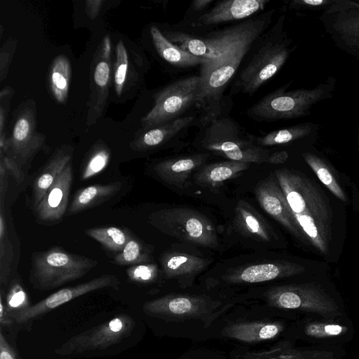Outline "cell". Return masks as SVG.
<instances>
[{
    "mask_svg": "<svg viewBox=\"0 0 359 359\" xmlns=\"http://www.w3.org/2000/svg\"><path fill=\"white\" fill-rule=\"evenodd\" d=\"M6 122V109L0 106V134L4 133V127Z\"/></svg>",
    "mask_w": 359,
    "mask_h": 359,
    "instance_id": "cell-48",
    "label": "cell"
},
{
    "mask_svg": "<svg viewBox=\"0 0 359 359\" xmlns=\"http://www.w3.org/2000/svg\"><path fill=\"white\" fill-rule=\"evenodd\" d=\"M85 233L99 242L102 246L113 252H121L128 239L129 234L116 226L88 229Z\"/></svg>",
    "mask_w": 359,
    "mask_h": 359,
    "instance_id": "cell-32",
    "label": "cell"
},
{
    "mask_svg": "<svg viewBox=\"0 0 359 359\" xmlns=\"http://www.w3.org/2000/svg\"><path fill=\"white\" fill-rule=\"evenodd\" d=\"M97 264L96 260L55 247L32 255L29 280L38 290H52L81 278Z\"/></svg>",
    "mask_w": 359,
    "mask_h": 359,
    "instance_id": "cell-6",
    "label": "cell"
},
{
    "mask_svg": "<svg viewBox=\"0 0 359 359\" xmlns=\"http://www.w3.org/2000/svg\"><path fill=\"white\" fill-rule=\"evenodd\" d=\"M150 34L158 55L170 65L180 68L193 67L202 64L203 59L193 55L170 41L156 26H151Z\"/></svg>",
    "mask_w": 359,
    "mask_h": 359,
    "instance_id": "cell-25",
    "label": "cell"
},
{
    "mask_svg": "<svg viewBox=\"0 0 359 359\" xmlns=\"http://www.w3.org/2000/svg\"><path fill=\"white\" fill-rule=\"evenodd\" d=\"M285 15L259 39L256 51L240 71L231 92L252 95L282 68L294 49L292 39L283 31Z\"/></svg>",
    "mask_w": 359,
    "mask_h": 359,
    "instance_id": "cell-4",
    "label": "cell"
},
{
    "mask_svg": "<svg viewBox=\"0 0 359 359\" xmlns=\"http://www.w3.org/2000/svg\"><path fill=\"white\" fill-rule=\"evenodd\" d=\"M347 331V327L341 325L327 323H311L305 327L306 334L311 337L325 338L338 336Z\"/></svg>",
    "mask_w": 359,
    "mask_h": 359,
    "instance_id": "cell-37",
    "label": "cell"
},
{
    "mask_svg": "<svg viewBox=\"0 0 359 359\" xmlns=\"http://www.w3.org/2000/svg\"><path fill=\"white\" fill-rule=\"evenodd\" d=\"M358 146H359V123L358 126Z\"/></svg>",
    "mask_w": 359,
    "mask_h": 359,
    "instance_id": "cell-50",
    "label": "cell"
},
{
    "mask_svg": "<svg viewBox=\"0 0 359 359\" xmlns=\"http://www.w3.org/2000/svg\"><path fill=\"white\" fill-rule=\"evenodd\" d=\"M255 193L259 205L266 212L294 236L305 241L290 214L283 193L273 177H270L259 182L255 187Z\"/></svg>",
    "mask_w": 359,
    "mask_h": 359,
    "instance_id": "cell-14",
    "label": "cell"
},
{
    "mask_svg": "<svg viewBox=\"0 0 359 359\" xmlns=\"http://www.w3.org/2000/svg\"><path fill=\"white\" fill-rule=\"evenodd\" d=\"M269 0H226L217 3L191 24L204 27L250 18L266 7Z\"/></svg>",
    "mask_w": 359,
    "mask_h": 359,
    "instance_id": "cell-16",
    "label": "cell"
},
{
    "mask_svg": "<svg viewBox=\"0 0 359 359\" xmlns=\"http://www.w3.org/2000/svg\"><path fill=\"white\" fill-rule=\"evenodd\" d=\"M6 303L8 306L6 308L8 313L11 309L16 311L29 306L27 294L18 282L13 283L6 297Z\"/></svg>",
    "mask_w": 359,
    "mask_h": 359,
    "instance_id": "cell-39",
    "label": "cell"
},
{
    "mask_svg": "<svg viewBox=\"0 0 359 359\" xmlns=\"http://www.w3.org/2000/svg\"><path fill=\"white\" fill-rule=\"evenodd\" d=\"M8 171L4 165L0 163V204L4 205V198L8 188Z\"/></svg>",
    "mask_w": 359,
    "mask_h": 359,
    "instance_id": "cell-45",
    "label": "cell"
},
{
    "mask_svg": "<svg viewBox=\"0 0 359 359\" xmlns=\"http://www.w3.org/2000/svg\"><path fill=\"white\" fill-rule=\"evenodd\" d=\"M128 67V56L123 42L120 40L116 46V60L114 65V82L115 92L120 96L123 92L126 80Z\"/></svg>",
    "mask_w": 359,
    "mask_h": 359,
    "instance_id": "cell-35",
    "label": "cell"
},
{
    "mask_svg": "<svg viewBox=\"0 0 359 359\" xmlns=\"http://www.w3.org/2000/svg\"><path fill=\"white\" fill-rule=\"evenodd\" d=\"M11 89L9 87H6L3 90H1L0 93V99L2 100L4 97H6L8 95H11Z\"/></svg>",
    "mask_w": 359,
    "mask_h": 359,
    "instance_id": "cell-49",
    "label": "cell"
},
{
    "mask_svg": "<svg viewBox=\"0 0 359 359\" xmlns=\"http://www.w3.org/2000/svg\"><path fill=\"white\" fill-rule=\"evenodd\" d=\"M275 9L231 25L223 53L201 65V79L196 106L202 116L217 113L223 108L222 97L247 53L272 22Z\"/></svg>",
    "mask_w": 359,
    "mask_h": 359,
    "instance_id": "cell-1",
    "label": "cell"
},
{
    "mask_svg": "<svg viewBox=\"0 0 359 359\" xmlns=\"http://www.w3.org/2000/svg\"><path fill=\"white\" fill-rule=\"evenodd\" d=\"M158 266L154 264L133 265L126 270L128 278L137 283H148L154 281L158 276Z\"/></svg>",
    "mask_w": 359,
    "mask_h": 359,
    "instance_id": "cell-38",
    "label": "cell"
},
{
    "mask_svg": "<svg viewBox=\"0 0 359 359\" xmlns=\"http://www.w3.org/2000/svg\"><path fill=\"white\" fill-rule=\"evenodd\" d=\"M209 154H196L166 159L156 163L154 171L165 183L182 187L191 174L201 167Z\"/></svg>",
    "mask_w": 359,
    "mask_h": 359,
    "instance_id": "cell-21",
    "label": "cell"
},
{
    "mask_svg": "<svg viewBox=\"0 0 359 359\" xmlns=\"http://www.w3.org/2000/svg\"><path fill=\"white\" fill-rule=\"evenodd\" d=\"M0 163L4 165L8 172L13 176L15 181L19 183L24 181L25 174L22 168L14 159L6 154H0Z\"/></svg>",
    "mask_w": 359,
    "mask_h": 359,
    "instance_id": "cell-41",
    "label": "cell"
},
{
    "mask_svg": "<svg viewBox=\"0 0 359 359\" xmlns=\"http://www.w3.org/2000/svg\"><path fill=\"white\" fill-rule=\"evenodd\" d=\"M208 306L205 298L185 294H169L146 302L144 310L154 316L188 317L205 311Z\"/></svg>",
    "mask_w": 359,
    "mask_h": 359,
    "instance_id": "cell-18",
    "label": "cell"
},
{
    "mask_svg": "<svg viewBox=\"0 0 359 359\" xmlns=\"http://www.w3.org/2000/svg\"><path fill=\"white\" fill-rule=\"evenodd\" d=\"M319 19L335 45L359 60V1L334 0Z\"/></svg>",
    "mask_w": 359,
    "mask_h": 359,
    "instance_id": "cell-10",
    "label": "cell"
},
{
    "mask_svg": "<svg viewBox=\"0 0 359 359\" xmlns=\"http://www.w3.org/2000/svg\"><path fill=\"white\" fill-rule=\"evenodd\" d=\"M208 264L207 259L179 252H166L161 259L163 273L169 278L196 275L205 269Z\"/></svg>",
    "mask_w": 359,
    "mask_h": 359,
    "instance_id": "cell-23",
    "label": "cell"
},
{
    "mask_svg": "<svg viewBox=\"0 0 359 359\" xmlns=\"http://www.w3.org/2000/svg\"><path fill=\"white\" fill-rule=\"evenodd\" d=\"M282 330L278 323L249 322L232 324L225 328L224 334L240 341L255 343L272 339Z\"/></svg>",
    "mask_w": 359,
    "mask_h": 359,
    "instance_id": "cell-24",
    "label": "cell"
},
{
    "mask_svg": "<svg viewBox=\"0 0 359 359\" xmlns=\"http://www.w3.org/2000/svg\"><path fill=\"white\" fill-rule=\"evenodd\" d=\"M275 175L304 240L327 255L332 240V213L326 196L304 175L285 168L276 170Z\"/></svg>",
    "mask_w": 359,
    "mask_h": 359,
    "instance_id": "cell-2",
    "label": "cell"
},
{
    "mask_svg": "<svg viewBox=\"0 0 359 359\" xmlns=\"http://www.w3.org/2000/svg\"><path fill=\"white\" fill-rule=\"evenodd\" d=\"M110 152L104 147L97 148L88 158L81 172V178L86 180L102 172L107 165Z\"/></svg>",
    "mask_w": 359,
    "mask_h": 359,
    "instance_id": "cell-36",
    "label": "cell"
},
{
    "mask_svg": "<svg viewBox=\"0 0 359 359\" xmlns=\"http://www.w3.org/2000/svg\"><path fill=\"white\" fill-rule=\"evenodd\" d=\"M213 0H195L191 3V9L194 11H203L209 6Z\"/></svg>",
    "mask_w": 359,
    "mask_h": 359,
    "instance_id": "cell-47",
    "label": "cell"
},
{
    "mask_svg": "<svg viewBox=\"0 0 359 359\" xmlns=\"http://www.w3.org/2000/svg\"><path fill=\"white\" fill-rule=\"evenodd\" d=\"M196 120L195 114L185 115L168 123L144 130V133L131 143V147L136 151H147L163 146L182 135L197 122Z\"/></svg>",
    "mask_w": 359,
    "mask_h": 359,
    "instance_id": "cell-19",
    "label": "cell"
},
{
    "mask_svg": "<svg viewBox=\"0 0 359 359\" xmlns=\"http://www.w3.org/2000/svg\"><path fill=\"white\" fill-rule=\"evenodd\" d=\"M104 1L102 0H88L85 2L86 12L91 20H94L98 15Z\"/></svg>",
    "mask_w": 359,
    "mask_h": 359,
    "instance_id": "cell-44",
    "label": "cell"
},
{
    "mask_svg": "<svg viewBox=\"0 0 359 359\" xmlns=\"http://www.w3.org/2000/svg\"><path fill=\"white\" fill-rule=\"evenodd\" d=\"M288 156L289 154L286 151H279L269 155L266 162L271 164H280L285 163Z\"/></svg>",
    "mask_w": 359,
    "mask_h": 359,
    "instance_id": "cell-46",
    "label": "cell"
},
{
    "mask_svg": "<svg viewBox=\"0 0 359 359\" xmlns=\"http://www.w3.org/2000/svg\"><path fill=\"white\" fill-rule=\"evenodd\" d=\"M73 148H58L36 175L32 186V205L35 208L54 183L58 175L72 161Z\"/></svg>",
    "mask_w": 359,
    "mask_h": 359,
    "instance_id": "cell-22",
    "label": "cell"
},
{
    "mask_svg": "<svg viewBox=\"0 0 359 359\" xmlns=\"http://www.w3.org/2000/svg\"><path fill=\"white\" fill-rule=\"evenodd\" d=\"M71 78V65L65 55L56 57L51 65L49 83L51 93L57 102H66Z\"/></svg>",
    "mask_w": 359,
    "mask_h": 359,
    "instance_id": "cell-30",
    "label": "cell"
},
{
    "mask_svg": "<svg viewBox=\"0 0 359 359\" xmlns=\"http://www.w3.org/2000/svg\"><path fill=\"white\" fill-rule=\"evenodd\" d=\"M302 156L307 165L330 191L341 201L347 202L348 198L345 192L326 161L311 152H305L302 154Z\"/></svg>",
    "mask_w": 359,
    "mask_h": 359,
    "instance_id": "cell-31",
    "label": "cell"
},
{
    "mask_svg": "<svg viewBox=\"0 0 359 359\" xmlns=\"http://www.w3.org/2000/svg\"><path fill=\"white\" fill-rule=\"evenodd\" d=\"M235 224L247 236L264 242L271 240L270 230L262 217L245 201L240 200L237 203Z\"/></svg>",
    "mask_w": 359,
    "mask_h": 359,
    "instance_id": "cell-28",
    "label": "cell"
},
{
    "mask_svg": "<svg viewBox=\"0 0 359 359\" xmlns=\"http://www.w3.org/2000/svg\"><path fill=\"white\" fill-rule=\"evenodd\" d=\"M111 40L109 36H105L98 52L93 73L94 89L91 112H93L95 120L102 115L108 97L111 76Z\"/></svg>",
    "mask_w": 359,
    "mask_h": 359,
    "instance_id": "cell-20",
    "label": "cell"
},
{
    "mask_svg": "<svg viewBox=\"0 0 359 359\" xmlns=\"http://www.w3.org/2000/svg\"><path fill=\"white\" fill-rule=\"evenodd\" d=\"M262 359H333L332 352L321 350H299L282 346L264 353Z\"/></svg>",
    "mask_w": 359,
    "mask_h": 359,
    "instance_id": "cell-34",
    "label": "cell"
},
{
    "mask_svg": "<svg viewBox=\"0 0 359 359\" xmlns=\"http://www.w3.org/2000/svg\"><path fill=\"white\" fill-rule=\"evenodd\" d=\"M44 143L45 136L36 130L34 113L31 109H25L14 123L6 155L22 168L42 149Z\"/></svg>",
    "mask_w": 359,
    "mask_h": 359,
    "instance_id": "cell-13",
    "label": "cell"
},
{
    "mask_svg": "<svg viewBox=\"0 0 359 359\" xmlns=\"http://www.w3.org/2000/svg\"><path fill=\"white\" fill-rule=\"evenodd\" d=\"M267 302L282 309H295L316 313L325 318L339 314V306L323 290L311 284L286 285L270 288Z\"/></svg>",
    "mask_w": 359,
    "mask_h": 359,
    "instance_id": "cell-9",
    "label": "cell"
},
{
    "mask_svg": "<svg viewBox=\"0 0 359 359\" xmlns=\"http://www.w3.org/2000/svg\"><path fill=\"white\" fill-rule=\"evenodd\" d=\"M134 325V320L129 316H118L72 337L56 353L65 355L107 348L128 337Z\"/></svg>",
    "mask_w": 359,
    "mask_h": 359,
    "instance_id": "cell-11",
    "label": "cell"
},
{
    "mask_svg": "<svg viewBox=\"0 0 359 359\" xmlns=\"http://www.w3.org/2000/svg\"><path fill=\"white\" fill-rule=\"evenodd\" d=\"M14 47H15V44H10L9 46L6 45L1 48L0 55L1 81H3L4 79V77L6 76L8 65L10 63L11 56L12 55L11 50L13 51L15 50H12V48Z\"/></svg>",
    "mask_w": 359,
    "mask_h": 359,
    "instance_id": "cell-42",
    "label": "cell"
},
{
    "mask_svg": "<svg viewBox=\"0 0 359 359\" xmlns=\"http://www.w3.org/2000/svg\"><path fill=\"white\" fill-rule=\"evenodd\" d=\"M121 186L120 182H114L106 184L90 185L79 189L69 207V213L76 214L102 203L116 194Z\"/></svg>",
    "mask_w": 359,
    "mask_h": 359,
    "instance_id": "cell-27",
    "label": "cell"
},
{
    "mask_svg": "<svg viewBox=\"0 0 359 359\" xmlns=\"http://www.w3.org/2000/svg\"><path fill=\"white\" fill-rule=\"evenodd\" d=\"M316 125L304 123L271 131L264 135H252L255 143L262 147H271L287 144L311 135L316 130Z\"/></svg>",
    "mask_w": 359,
    "mask_h": 359,
    "instance_id": "cell-29",
    "label": "cell"
},
{
    "mask_svg": "<svg viewBox=\"0 0 359 359\" xmlns=\"http://www.w3.org/2000/svg\"><path fill=\"white\" fill-rule=\"evenodd\" d=\"M250 163L226 161L202 166L194 175L196 182L203 187H215L236 177L250 167Z\"/></svg>",
    "mask_w": 359,
    "mask_h": 359,
    "instance_id": "cell-26",
    "label": "cell"
},
{
    "mask_svg": "<svg viewBox=\"0 0 359 359\" xmlns=\"http://www.w3.org/2000/svg\"><path fill=\"white\" fill-rule=\"evenodd\" d=\"M223 112L222 108L217 113L201 116L199 131L195 140L197 147L230 161L248 163L266 162L269 151L257 145L252 135L247 133Z\"/></svg>",
    "mask_w": 359,
    "mask_h": 359,
    "instance_id": "cell-3",
    "label": "cell"
},
{
    "mask_svg": "<svg viewBox=\"0 0 359 359\" xmlns=\"http://www.w3.org/2000/svg\"><path fill=\"white\" fill-rule=\"evenodd\" d=\"M305 271L304 266L290 262H272L248 265L226 273L230 283H258L293 276Z\"/></svg>",
    "mask_w": 359,
    "mask_h": 359,
    "instance_id": "cell-17",
    "label": "cell"
},
{
    "mask_svg": "<svg viewBox=\"0 0 359 359\" xmlns=\"http://www.w3.org/2000/svg\"><path fill=\"white\" fill-rule=\"evenodd\" d=\"M334 0H293L290 6L295 9L323 11L327 9Z\"/></svg>",
    "mask_w": 359,
    "mask_h": 359,
    "instance_id": "cell-40",
    "label": "cell"
},
{
    "mask_svg": "<svg viewBox=\"0 0 359 359\" xmlns=\"http://www.w3.org/2000/svg\"><path fill=\"white\" fill-rule=\"evenodd\" d=\"M149 222L161 232L182 241L212 248L218 245L217 232L213 223L193 209H161L150 214Z\"/></svg>",
    "mask_w": 359,
    "mask_h": 359,
    "instance_id": "cell-7",
    "label": "cell"
},
{
    "mask_svg": "<svg viewBox=\"0 0 359 359\" xmlns=\"http://www.w3.org/2000/svg\"><path fill=\"white\" fill-rule=\"evenodd\" d=\"M0 359H21L8 343L2 332L0 334Z\"/></svg>",
    "mask_w": 359,
    "mask_h": 359,
    "instance_id": "cell-43",
    "label": "cell"
},
{
    "mask_svg": "<svg viewBox=\"0 0 359 359\" xmlns=\"http://www.w3.org/2000/svg\"><path fill=\"white\" fill-rule=\"evenodd\" d=\"M201 79L199 75L177 80L159 90L154 96V104L142 118L147 130L182 117L196 105Z\"/></svg>",
    "mask_w": 359,
    "mask_h": 359,
    "instance_id": "cell-8",
    "label": "cell"
},
{
    "mask_svg": "<svg viewBox=\"0 0 359 359\" xmlns=\"http://www.w3.org/2000/svg\"><path fill=\"white\" fill-rule=\"evenodd\" d=\"M73 178L71 161L60 172L41 202L34 208L39 220L52 223L62 219L67 208Z\"/></svg>",
    "mask_w": 359,
    "mask_h": 359,
    "instance_id": "cell-15",
    "label": "cell"
},
{
    "mask_svg": "<svg viewBox=\"0 0 359 359\" xmlns=\"http://www.w3.org/2000/svg\"><path fill=\"white\" fill-rule=\"evenodd\" d=\"M151 260L150 250L138 240L130 238L123 250L114 257L118 265H137L149 263Z\"/></svg>",
    "mask_w": 359,
    "mask_h": 359,
    "instance_id": "cell-33",
    "label": "cell"
},
{
    "mask_svg": "<svg viewBox=\"0 0 359 359\" xmlns=\"http://www.w3.org/2000/svg\"><path fill=\"white\" fill-rule=\"evenodd\" d=\"M336 79L329 77L311 89L287 90L292 81L266 95L247 110L257 121H275L308 116L318 102L331 98Z\"/></svg>",
    "mask_w": 359,
    "mask_h": 359,
    "instance_id": "cell-5",
    "label": "cell"
},
{
    "mask_svg": "<svg viewBox=\"0 0 359 359\" xmlns=\"http://www.w3.org/2000/svg\"><path fill=\"white\" fill-rule=\"evenodd\" d=\"M120 281L116 276L103 274L75 286L60 289L36 304L11 312L8 316L16 323H25L88 292L105 287L117 290Z\"/></svg>",
    "mask_w": 359,
    "mask_h": 359,
    "instance_id": "cell-12",
    "label": "cell"
}]
</instances>
